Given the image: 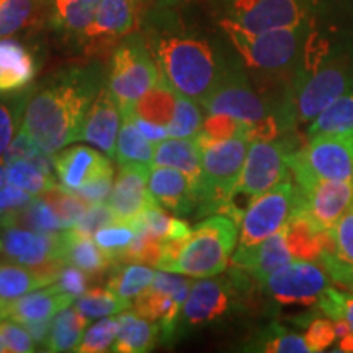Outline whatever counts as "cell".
Wrapping results in <instances>:
<instances>
[{"instance_id":"1","label":"cell","mask_w":353,"mask_h":353,"mask_svg":"<svg viewBox=\"0 0 353 353\" xmlns=\"http://www.w3.org/2000/svg\"><path fill=\"white\" fill-rule=\"evenodd\" d=\"M97 97L92 72L69 69L30 97L25 107L21 131L44 152L56 154L82 138L83 123Z\"/></svg>"},{"instance_id":"2","label":"cell","mask_w":353,"mask_h":353,"mask_svg":"<svg viewBox=\"0 0 353 353\" xmlns=\"http://www.w3.org/2000/svg\"><path fill=\"white\" fill-rule=\"evenodd\" d=\"M350 90H353L352 56L334 51L319 33H309L294 79V120L304 125L311 123Z\"/></svg>"},{"instance_id":"3","label":"cell","mask_w":353,"mask_h":353,"mask_svg":"<svg viewBox=\"0 0 353 353\" xmlns=\"http://www.w3.org/2000/svg\"><path fill=\"white\" fill-rule=\"evenodd\" d=\"M239 223L228 214H213L192 229L183 241H164L157 268L192 278L223 273L237 244Z\"/></svg>"},{"instance_id":"4","label":"cell","mask_w":353,"mask_h":353,"mask_svg":"<svg viewBox=\"0 0 353 353\" xmlns=\"http://www.w3.org/2000/svg\"><path fill=\"white\" fill-rule=\"evenodd\" d=\"M159 70L179 94L203 103L226 69L208 41L193 37L162 38L156 44Z\"/></svg>"},{"instance_id":"5","label":"cell","mask_w":353,"mask_h":353,"mask_svg":"<svg viewBox=\"0 0 353 353\" xmlns=\"http://www.w3.org/2000/svg\"><path fill=\"white\" fill-rule=\"evenodd\" d=\"M249 145V132H242L201 149V172L196 182L198 214H228L234 219L232 196Z\"/></svg>"},{"instance_id":"6","label":"cell","mask_w":353,"mask_h":353,"mask_svg":"<svg viewBox=\"0 0 353 353\" xmlns=\"http://www.w3.org/2000/svg\"><path fill=\"white\" fill-rule=\"evenodd\" d=\"M221 28L231 39L244 63L262 72H283L296 64L311 33L307 21L291 28L249 33L224 19L221 20Z\"/></svg>"},{"instance_id":"7","label":"cell","mask_w":353,"mask_h":353,"mask_svg":"<svg viewBox=\"0 0 353 353\" xmlns=\"http://www.w3.org/2000/svg\"><path fill=\"white\" fill-rule=\"evenodd\" d=\"M298 187L316 180H353V132H324L288 156Z\"/></svg>"},{"instance_id":"8","label":"cell","mask_w":353,"mask_h":353,"mask_svg":"<svg viewBox=\"0 0 353 353\" xmlns=\"http://www.w3.org/2000/svg\"><path fill=\"white\" fill-rule=\"evenodd\" d=\"M161 70L151 51L139 38H130L113 52L108 90L120 107L121 114L134 110L141 97L156 85Z\"/></svg>"},{"instance_id":"9","label":"cell","mask_w":353,"mask_h":353,"mask_svg":"<svg viewBox=\"0 0 353 353\" xmlns=\"http://www.w3.org/2000/svg\"><path fill=\"white\" fill-rule=\"evenodd\" d=\"M299 205L301 190L296 182L293 183L291 180H285L268 192L255 196L242 214L237 250L252 249L283 229L296 216Z\"/></svg>"},{"instance_id":"10","label":"cell","mask_w":353,"mask_h":353,"mask_svg":"<svg viewBox=\"0 0 353 353\" xmlns=\"http://www.w3.org/2000/svg\"><path fill=\"white\" fill-rule=\"evenodd\" d=\"M291 152H293V145L285 138L250 141L232 201L234 198L242 196L250 203L255 196L262 195L270 188L276 187L278 183L288 180V174L291 172L288 156Z\"/></svg>"},{"instance_id":"11","label":"cell","mask_w":353,"mask_h":353,"mask_svg":"<svg viewBox=\"0 0 353 353\" xmlns=\"http://www.w3.org/2000/svg\"><path fill=\"white\" fill-rule=\"evenodd\" d=\"M332 280L314 260H293L267 276L262 286L268 298L281 306H314Z\"/></svg>"},{"instance_id":"12","label":"cell","mask_w":353,"mask_h":353,"mask_svg":"<svg viewBox=\"0 0 353 353\" xmlns=\"http://www.w3.org/2000/svg\"><path fill=\"white\" fill-rule=\"evenodd\" d=\"M2 250L8 259L26 265L46 276L54 283L57 272L64 265L63 260V232L26 231L17 224L3 226Z\"/></svg>"},{"instance_id":"13","label":"cell","mask_w":353,"mask_h":353,"mask_svg":"<svg viewBox=\"0 0 353 353\" xmlns=\"http://www.w3.org/2000/svg\"><path fill=\"white\" fill-rule=\"evenodd\" d=\"M307 7V0H229L226 20L249 33H262L306 23Z\"/></svg>"},{"instance_id":"14","label":"cell","mask_w":353,"mask_h":353,"mask_svg":"<svg viewBox=\"0 0 353 353\" xmlns=\"http://www.w3.org/2000/svg\"><path fill=\"white\" fill-rule=\"evenodd\" d=\"M237 281L234 276L200 278L192 285L179 321L187 327H205L224 319L236 306Z\"/></svg>"},{"instance_id":"15","label":"cell","mask_w":353,"mask_h":353,"mask_svg":"<svg viewBox=\"0 0 353 353\" xmlns=\"http://www.w3.org/2000/svg\"><path fill=\"white\" fill-rule=\"evenodd\" d=\"M201 107L213 113L231 114L249 126L259 125L273 118L268 105L255 94L252 85L241 70H228L221 77L218 87L201 103Z\"/></svg>"},{"instance_id":"16","label":"cell","mask_w":353,"mask_h":353,"mask_svg":"<svg viewBox=\"0 0 353 353\" xmlns=\"http://www.w3.org/2000/svg\"><path fill=\"white\" fill-rule=\"evenodd\" d=\"M301 190V216L316 231L327 232L353 205V180H316Z\"/></svg>"},{"instance_id":"17","label":"cell","mask_w":353,"mask_h":353,"mask_svg":"<svg viewBox=\"0 0 353 353\" xmlns=\"http://www.w3.org/2000/svg\"><path fill=\"white\" fill-rule=\"evenodd\" d=\"M149 170L151 167L138 164L120 165V174L114 180L108 198V205L117 221L130 223L148 206L156 203L149 193Z\"/></svg>"},{"instance_id":"18","label":"cell","mask_w":353,"mask_h":353,"mask_svg":"<svg viewBox=\"0 0 353 353\" xmlns=\"http://www.w3.org/2000/svg\"><path fill=\"white\" fill-rule=\"evenodd\" d=\"M293 260H296V257L290 247L285 226L252 249L236 250L231 262L234 267L250 275L262 285L268 275Z\"/></svg>"},{"instance_id":"19","label":"cell","mask_w":353,"mask_h":353,"mask_svg":"<svg viewBox=\"0 0 353 353\" xmlns=\"http://www.w3.org/2000/svg\"><path fill=\"white\" fill-rule=\"evenodd\" d=\"M149 193L159 206L176 214H188L196 208V182L174 167H151Z\"/></svg>"},{"instance_id":"20","label":"cell","mask_w":353,"mask_h":353,"mask_svg":"<svg viewBox=\"0 0 353 353\" xmlns=\"http://www.w3.org/2000/svg\"><path fill=\"white\" fill-rule=\"evenodd\" d=\"M332 283L343 286L353 278V205L325 232V245L319 260Z\"/></svg>"},{"instance_id":"21","label":"cell","mask_w":353,"mask_h":353,"mask_svg":"<svg viewBox=\"0 0 353 353\" xmlns=\"http://www.w3.org/2000/svg\"><path fill=\"white\" fill-rule=\"evenodd\" d=\"M121 112L110 90H100L92 101L85 123H83L82 138L107 156L117 154V139L121 126Z\"/></svg>"},{"instance_id":"22","label":"cell","mask_w":353,"mask_h":353,"mask_svg":"<svg viewBox=\"0 0 353 353\" xmlns=\"http://www.w3.org/2000/svg\"><path fill=\"white\" fill-rule=\"evenodd\" d=\"M52 161H54V170L61 187L70 190V192H77L95 176L113 170L107 157L87 145L65 149V151L56 154Z\"/></svg>"},{"instance_id":"23","label":"cell","mask_w":353,"mask_h":353,"mask_svg":"<svg viewBox=\"0 0 353 353\" xmlns=\"http://www.w3.org/2000/svg\"><path fill=\"white\" fill-rule=\"evenodd\" d=\"M37 76V61L20 41L0 38V94H15Z\"/></svg>"},{"instance_id":"24","label":"cell","mask_w":353,"mask_h":353,"mask_svg":"<svg viewBox=\"0 0 353 353\" xmlns=\"http://www.w3.org/2000/svg\"><path fill=\"white\" fill-rule=\"evenodd\" d=\"M74 303V298L61 291L54 283L50 288H38L10 299L8 303V317L12 321L26 324V322L52 319L56 314Z\"/></svg>"},{"instance_id":"25","label":"cell","mask_w":353,"mask_h":353,"mask_svg":"<svg viewBox=\"0 0 353 353\" xmlns=\"http://www.w3.org/2000/svg\"><path fill=\"white\" fill-rule=\"evenodd\" d=\"M134 2L132 0H100L95 19L83 32L92 41H113L128 34L134 26Z\"/></svg>"},{"instance_id":"26","label":"cell","mask_w":353,"mask_h":353,"mask_svg":"<svg viewBox=\"0 0 353 353\" xmlns=\"http://www.w3.org/2000/svg\"><path fill=\"white\" fill-rule=\"evenodd\" d=\"M152 165L174 167L198 182L201 172V145L196 138H172L154 145Z\"/></svg>"},{"instance_id":"27","label":"cell","mask_w":353,"mask_h":353,"mask_svg":"<svg viewBox=\"0 0 353 353\" xmlns=\"http://www.w3.org/2000/svg\"><path fill=\"white\" fill-rule=\"evenodd\" d=\"M63 260L64 263L74 265L90 276L101 275L113 263L95 241L81 236L72 228L63 229Z\"/></svg>"},{"instance_id":"28","label":"cell","mask_w":353,"mask_h":353,"mask_svg":"<svg viewBox=\"0 0 353 353\" xmlns=\"http://www.w3.org/2000/svg\"><path fill=\"white\" fill-rule=\"evenodd\" d=\"M120 332L112 350L118 353H144L152 350L159 337V325L156 322L139 316L138 312H123L118 317Z\"/></svg>"},{"instance_id":"29","label":"cell","mask_w":353,"mask_h":353,"mask_svg":"<svg viewBox=\"0 0 353 353\" xmlns=\"http://www.w3.org/2000/svg\"><path fill=\"white\" fill-rule=\"evenodd\" d=\"M182 307L183 304L176 301L172 294L154 290L151 286L143 291L134 303V312L156 322L162 332L167 335L175 334Z\"/></svg>"},{"instance_id":"30","label":"cell","mask_w":353,"mask_h":353,"mask_svg":"<svg viewBox=\"0 0 353 353\" xmlns=\"http://www.w3.org/2000/svg\"><path fill=\"white\" fill-rule=\"evenodd\" d=\"M88 319L79 309L65 307L52 321L50 339H48V352H76L85 335Z\"/></svg>"},{"instance_id":"31","label":"cell","mask_w":353,"mask_h":353,"mask_svg":"<svg viewBox=\"0 0 353 353\" xmlns=\"http://www.w3.org/2000/svg\"><path fill=\"white\" fill-rule=\"evenodd\" d=\"M114 159L120 165L138 164L152 167L154 148L151 141L145 139L134 121L128 114H121V126L117 139Z\"/></svg>"},{"instance_id":"32","label":"cell","mask_w":353,"mask_h":353,"mask_svg":"<svg viewBox=\"0 0 353 353\" xmlns=\"http://www.w3.org/2000/svg\"><path fill=\"white\" fill-rule=\"evenodd\" d=\"M176 97H179V92L161 74L156 85L148 94L141 97L131 113L138 114L148 121L157 123V125L169 126L175 113Z\"/></svg>"},{"instance_id":"33","label":"cell","mask_w":353,"mask_h":353,"mask_svg":"<svg viewBox=\"0 0 353 353\" xmlns=\"http://www.w3.org/2000/svg\"><path fill=\"white\" fill-rule=\"evenodd\" d=\"M41 20V0H0V38L34 28Z\"/></svg>"},{"instance_id":"34","label":"cell","mask_w":353,"mask_h":353,"mask_svg":"<svg viewBox=\"0 0 353 353\" xmlns=\"http://www.w3.org/2000/svg\"><path fill=\"white\" fill-rule=\"evenodd\" d=\"M51 285L46 276L21 263H0V298L15 299Z\"/></svg>"},{"instance_id":"35","label":"cell","mask_w":353,"mask_h":353,"mask_svg":"<svg viewBox=\"0 0 353 353\" xmlns=\"http://www.w3.org/2000/svg\"><path fill=\"white\" fill-rule=\"evenodd\" d=\"M100 0H54L52 20L68 33L83 34L95 19Z\"/></svg>"},{"instance_id":"36","label":"cell","mask_w":353,"mask_h":353,"mask_svg":"<svg viewBox=\"0 0 353 353\" xmlns=\"http://www.w3.org/2000/svg\"><path fill=\"white\" fill-rule=\"evenodd\" d=\"M28 99V92L21 90L10 97H0V165H3L8 148L21 130V120Z\"/></svg>"},{"instance_id":"37","label":"cell","mask_w":353,"mask_h":353,"mask_svg":"<svg viewBox=\"0 0 353 353\" xmlns=\"http://www.w3.org/2000/svg\"><path fill=\"white\" fill-rule=\"evenodd\" d=\"M6 182L15 185L32 195H43L44 192L56 187L51 172L44 170L43 167L34 164L32 161H13L3 167Z\"/></svg>"},{"instance_id":"38","label":"cell","mask_w":353,"mask_h":353,"mask_svg":"<svg viewBox=\"0 0 353 353\" xmlns=\"http://www.w3.org/2000/svg\"><path fill=\"white\" fill-rule=\"evenodd\" d=\"M324 132H353V90L309 123L307 138Z\"/></svg>"},{"instance_id":"39","label":"cell","mask_w":353,"mask_h":353,"mask_svg":"<svg viewBox=\"0 0 353 353\" xmlns=\"http://www.w3.org/2000/svg\"><path fill=\"white\" fill-rule=\"evenodd\" d=\"M130 306V299L121 298L120 294H117L110 288L87 290L76 301V307L88 321L118 314Z\"/></svg>"},{"instance_id":"40","label":"cell","mask_w":353,"mask_h":353,"mask_svg":"<svg viewBox=\"0 0 353 353\" xmlns=\"http://www.w3.org/2000/svg\"><path fill=\"white\" fill-rule=\"evenodd\" d=\"M156 273L144 263H130L125 267L117 268V273L110 278L107 288L120 294L121 298H134L139 296L152 285Z\"/></svg>"},{"instance_id":"41","label":"cell","mask_w":353,"mask_h":353,"mask_svg":"<svg viewBox=\"0 0 353 353\" xmlns=\"http://www.w3.org/2000/svg\"><path fill=\"white\" fill-rule=\"evenodd\" d=\"M200 105L193 99L179 94L174 118L167 126L170 138H196L200 134L205 121Z\"/></svg>"},{"instance_id":"42","label":"cell","mask_w":353,"mask_h":353,"mask_svg":"<svg viewBox=\"0 0 353 353\" xmlns=\"http://www.w3.org/2000/svg\"><path fill=\"white\" fill-rule=\"evenodd\" d=\"M250 350L267 353H311V347L304 334L293 332L281 325H272L260 335V341Z\"/></svg>"},{"instance_id":"43","label":"cell","mask_w":353,"mask_h":353,"mask_svg":"<svg viewBox=\"0 0 353 353\" xmlns=\"http://www.w3.org/2000/svg\"><path fill=\"white\" fill-rule=\"evenodd\" d=\"M136 234L138 232H136V229L132 228L131 223H126V221H114L112 224L100 228L99 231L94 234V241L114 262V260H118V257L130 247L131 242L134 241Z\"/></svg>"},{"instance_id":"44","label":"cell","mask_w":353,"mask_h":353,"mask_svg":"<svg viewBox=\"0 0 353 353\" xmlns=\"http://www.w3.org/2000/svg\"><path fill=\"white\" fill-rule=\"evenodd\" d=\"M41 198L50 203L56 213L61 216L65 229L72 228L87 211V200H83L76 192H70L64 187H57V185L44 192Z\"/></svg>"},{"instance_id":"45","label":"cell","mask_w":353,"mask_h":353,"mask_svg":"<svg viewBox=\"0 0 353 353\" xmlns=\"http://www.w3.org/2000/svg\"><path fill=\"white\" fill-rule=\"evenodd\" d=\"M242 132H249V125L247 123L237 120L231 114L213 113L208 114V118L203 121V128L200 134L196 136V139L203 149L211 143L234 138V136L242 134Z\"/></svg>"},{"instance_id":"46","label":"cell","mask_w":353,"mask_h":353,"mask_svg":"<svg viewBox=\"0 0 353 353\" xmlns=\"http://www.w3.org/2000/svg\"><path fill=\"white\" fill-rule=\"evenodd\" d=\"M120 332V321L118 317H105L85 330L81 345L77 347L79 353H101L112 350L114 341Z\"/></svg>"},{"instance_id":"47","label":"cell","mask_w":353,"mask_h":353,"mask_svg":"<svg viewBox=\"0 0 353 353\" xmlns=\"http://www.w3.org/2000/svg\"><path fill=\"white\" fill-rule=\"evenodd\" d=\"M324 316L330 317L332 321H342L348 325L353 332V291H339L329 286L321 294L319 301L316 304Z\"/></svg>"},{"instance_id":"48","label":"cell","mask_w":353,"mask_h":353,"mask_svg":"<svg viewBox=\"0 0 353 353\" xmlns=\"http://www.w3.org/2000/svg\"><path fill=\"white\" fill-rule=\"evenodd\" d=\"M306 325L304 337L311 347L312 353L330 350L337 341V332H335V324L330 317H311L309 321H301Z\"/></svg>"},{"instance_id":"49","label":"cell","mask_w":353,"mask_h":353,"mask_svg":"<svg viewBox=\"0 0 353 353\" xmlns=\"http://www.w3.org/2000/svg\"><path fill=\"white\" fill-rule=\"evenodd\" d=\"M117 221L113 210L110 208V205H105L103 201L100 203H92L90 208H87L85 213L81 219L74 224L72 229L81 236H94L100 228L107 226Z\"/></svg>"},{"instance_id":"50","label":"cell","mask_w":353,"mask_h":353,"mask_svg":"<svg viewBox=\"0 0 353 353\" xmlns=\"http://www.w3.org/2000/svg\"><path fill=\"white\" fill-rule=\"evenodd\" d=\"M0 335L6 342L7 350L12 353H32L37 350V343L26 327H21L20 322L3 321L0 324Z\"/></svg>"},{"instance_id":"51","label":"cell","mask_w":353,"mask_h":353,"mask_svg":"<svg viewBox=\"0 0 353 353\" xmlns=\"http://www.w3.org/2000/svg\"><path fill=\"white\" fill-rule=\"evenodd\" d=\"M54 285L63 291V293L69 294V296L76 299L79 296H82L87 291L88 278L87 273L81 270V268L74 267V265L64 263L63 267L59 268V272H57Z\"/></svg>"},{"instance_id":"52","label":"cell","mask_w":353,"mask_h":353,"mask_svg":"<svg viewBox=\"0 0 353 353\" xmlns=\"http://www.w3.org/2000/svg\"><path fill=\"white\" fill-rule=\"evenodd\" d=\"M113 190V170L105 172L94 180L83 185L82 188L77 190V195H81L83 200L88 203H100L105 201L110 196Z\"/></svg>"},{"instance_id":"53","label":"cell","mask_w":353,"mask_h":353,"mask_svg":"<svg viewBox=\"0 0 353 353\" xmlns=\"http://www.w3.org/2000/svg\"><path fill=\"white\" fill-rule=\"evenodd\" d=\"M34 200L32 193L7 183L0 188V210H20Z\"/></svg>"},{"instance_id":"54","label":"cell","mask_w":353,"mask_h":353,"mask_svg":"<svg viewBox=\"0 0 353 353\" xmlns=\"http://www.w3.org/2000/svg\"><path fill=\"white\" fill-rule=\"evenodd\" d=\"M128 117H131V120L134 121V125L138 126V130L143 132L144 138L151 141V143L157 144V143H161V141H164L165 138H170L169 128H167V126L157 125V123L144 120V118H141L134 113H128Z\"/></svg>"},{"instance_id":"55","label":"cell","mask_w":353,"mask_h":353,"mask_svg":"<svg viewBox=\"0 0 353 353\" xmlns=\"http://www.w3.org/2000/svg\"><path fill=\"white\" fill-rule=\"evenodd\" d=\"M26 330H28L30 335L33 337V341L37 345H44L46 347L48 339H50V332H51V325L52 321L51 319H44V321H34V322H26L23 324Z\"/></svg>"},{"instance_id":"56","label":"cell","mask_w":353,"mask_h":353,"mask_svg":"<svg viewBox=\"0 0 353 353\" xmlns=\"http://www.w3.org/2000/svg\"><path fill=\"white\" fill-rule=\"evenodd\" d=\"M190 234H192V228H190L187 221L180 218H172L165 241H183L187 239Z\"/></svg>"},{"instance_id":"57","label":"cell","mask_w":353,"mask_h":353,"mask_svg":"<svg viewBox=\"0 0 353 353\" xmlns=\"http://www.w3.org/2000/svg\"><path fill=\"white\" fill-rule=\"evenodd\" d=\"M8 299L0 298V324L8 317Z\"/></svg>"},{"instance_id":"58","label":"cell","mask_w":353,"mask_h":353,"mask_svg":"<svg viewBox=\"0 0 353 353\" xmlns=\"http://www.w3.org/2000/svg\"><path fill=\"white\" fill-rule=\"evenodd\" d=\"M3 352H8V350H7V345H6V342H3L2 335H0V353H3Z\"/></svg>"},{"instance_id":"59","label":"cell","mask_w":353,"mask_h":353,"mask_svg":"<svg viewBox=\"0 0 353 353\" xmlns=\"http://www.w3.org/2000/svg\"><path fill=\"white\" fill-rule=\"evenodd\" d=\"M3 180H6V174H3V167L0 165V188H2Z\"/></svg>"},{"instance_id":"60","label":"cell","mask_w":353,"mask_h":353,"mask_svg":"<svg viewBox=\"0 0 353 353\" xmlns=\"http://www.w3.org/2000/svg\"><path fill=\"white\" fill-rule=\"evenodd\" d=\"M343 288H347L348 291H353V278H350V280H348L347 283L343 285Z\"/></svg>"},{"instance_id":"61","label":"cell","mask_w":353,"mask_h":353,"mask_svg":"<svg viewBox=\"0 0 353 353\" xmlns=\"http://www.w3.org/2000/svg\"><path fill=\"white\" fill-rule=\"evenodd\" d=\"M162 2H164V3H176V2H180V0H162Z\"/></svg>"},{"instance_id":"62","label":"cell","mask_w":353,"mask_h":353,"mask_svg":"<svg viewBox=\"0 0 353 353\" xmlns=\"http://www.w3.org/2000/svg\"><path fill=\"white\" fill-rule=\"evenodd\" d=\"M3 214H6V213H3V210H0V221H2V218H3Z\"/></svg>"},{"instance_id":"63","label":"cell","mask_w":353,"mask_h":353,"mask_svg":"<svg viewBox=\"0 0 353 353\" xmlns=\"http://www.w3.org/2000/svg\"><path fill=\"white\" fill-rule=\"evenodd\" d=\"M0 250H2V239H0Z\"/></svg>"}]
</instances>
